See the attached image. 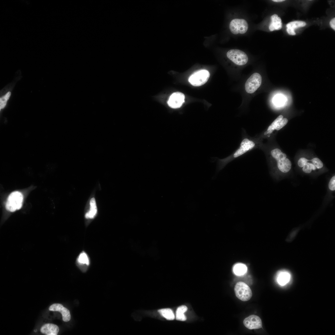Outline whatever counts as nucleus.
I'll use <instances>...</instances> for the list:
<instances>
[{
	"instance_id": "2",
	"label": "nucleus",
	"mask_w": 335,
	"mask_h": 335,
	"mask_svg": "<svg viewBox=\"0 0 335 335\" xmlns=\"http://www.w3.org/2000/svg\"><path fill=\"white\" fill-rule=\"evenodd\" d=\"M23 199V196L20 192L15 191L12 192L7 200L6 205L7 209L11 212L20 209L22 207Z\"/></svg>"
},
{
	"instance_id": "29",
	"label": "nucleus",
	"mask_w": 335,
	"mask_h": 335,
	"mask_svg": "<svg viewBox=\"0 0 335 335\" xmlns=\"http://www.w3.org/2000/svg\"><path fill=\"white\" fill-rule=\"evenodd\" d=\"M272 1L276 2H281L285 1L284 0H273Z\"/></svg>"
},
{
	"instance_id": "10",
	"label": "nucleus",
	"mask_w": 335,
	"mask_h": 335,
	"mask_svg": "<svg viewBox=\"0 0 335 335\" xmlns=\"http://www.w3.org/2000/svg\"><path fill=\"white\" fill-rule=\"evenodd\" d=\"M255 143L248 138H244L241 143L239 148L233 155L234 158H236L252 149L255 146Z\"/></svg>"
},
{
	"instance_id": "25",
	"label": "nucleus",
	"mask_w": 335,
	"mask_h": 335,
	"mask_svg": "<svg viewBox=\"0 0 335 335\" xmlns=\"http://www.w3.org/2000/svg\"><path fill=\"white\" fill-rule=\"evenodd\" d=\"M288 122V119L286 118H283L279 123L275 129L277 130H279L284 127Z\"/></svg>"
},
{
	"instance_id": "26",
	"label": "nucleus",
	"mask_w": 335,
	"mask_h": 335,
	"mask_svg": "<svg viewBox=\"0 0 335 335\" xmlns=\"http://www.w3.org/2000/svg\"><path fill=\"white\" fill-rule=\"evenodd\" d=\"M328 188L331 191L335 190V176H334L331 178L328 183Z\"/></svg>"
},
{
	"instance_id": "4",
	"label": "nucleus",
	"mask_w": 335,
	"mask_h": 335,
	"mask_svg": "<svg viewBox=\"0 0 335 335\" xmlns=\"http://www.w3.org/2000/svg\"><path fill=\"white\" fill-rule=\"evenodd\" d=\"M210 74L205 69H201L195 72L189 78V81L193 86H199L204 84L208 80Z\"/></svg>"
},
{
	"instance_id": "14",
	"label": "nucleus",
	"mask_w": 335,
	"mask_h": 335,
	"mask_svg": "<svg viewBox=\"0 0 335 335\" xmlns=\"http://www.w3.org/2000/svg\"><path fill=\"white\" fill-rule=\"evenodd\" d=\"M270 19L271 21L269 26L270 31L278 30L282 28V24L281 19L277 14H274L272 15Z\"/></svg>"
},
{
	"instance_id": "3",
	"label": "nucleus",
	"mask_w": 335,
	"mask_h": 335,
	"mask_svg": "<svg viewBox=\"0 0 335 335\" xmlns=\"http://www.w3.org/2000/svg\"><path fill=\"white\" fill-rule=\"evenodd\" d=\"M234 291L236 297L243 301L249 300L252 296V293L249 286L245 283L239 282L235 285Z\"/></svg>"
},
{
	"instance_id": "6",
	"label": "nucleus",
	"mask_w": 335,
	"mask_h": 335,
	"mask_svg": "<svg viewBox=\"0 0 335 335\" xmlns=\"http://www.w3.org/2000/svg\"><path fill=\"white\" fill-rule=\"evenodd\" d=\"M261 82V75L257 73H253L245 83V88L246 92L248 93H254L260 87Z\"/></svg>"
},
{
	"instance_id": "12",
	"label": "nucleus",
	"mask_w": 335,
	"mask_h": 335,
	"mask_svg": "<svg viewBox=\"0 0 335 335\" xmlns=\"http://www.w3.org/2000/svg\"><path fill=\"white\" fill-rule=\"evenodd\" d=\"M291 278V275L288 271L282 270L279 271L277 274L276 280L279 285L284 286L290 282Z\"/></svg>"
},
{
	"instance_id": "8",
	"label": "nucleus",
	"mask_w": 335,
	"mask_h": 335,
	"mask_svg": "<svg viewBox=\"0 0 335 335\" xmlns=\"http://www.w3.org/2000/svg\"><path fill=\"white\" fill-rule=\"evenodd\" d=\"M185 96L184 94L180 92H176L172 93L170 96L168 103L172 108L180 107L184 102Z\"/></svg>"
},
{
	"instance_id": "16",
	"label": "nucleus",
	"mask_w": 335,
	"mask_h": 335,
	"mask_svg": "<svg viewBox=\"0 0 335 335\" xmlns=\"http://www.w3.org/2000/svg\"><path fill=\"white\" fill-rule=\"evenodd\" d=\"M90 204V209L85 215V217L87 219H92L94 218L97 212V209L94 198H92L91 199Z\"/></svg>"
},
{
	"instance_id": "23",
	"label": "nucleus",
	"mask_w": 335,
	"mask_h": 335,
	"mask_svg": "<svg viewBox=\"0 0 335 335\" xmlns=\"http://www.w3.org/2000/svg\"><path fill=\"white\" fill-rule=\"evenodd\" d=\"M10 92H8L5 95L1 97L0 99V109H1L3 108L5 106L7 100L9 99L11 95Z\"/></svg>"
},
{
	"instance_id": "9",
	"label": "nucleus",
	"mask_w": 335,
	"mask_h": 335,
	"mask_svg": "<svg viewBox=\"0 0 335 335\" xmlns=\"http://www.w3.org/2000/svg\"><path fill=\"white\" fill-rule=\"evenodd\" d=\"M243 324L245 326L249 329H258L262 328V323L260 318L255 315H251L245 318Z\"/></svg>"
},
{
	"instance_id": "13",
	"label": "nucleus",
	"mask_w": 335,
	"mask_h": 335,
	"mask_svg": "<svg viewBox=\"0 0 335 335\" xmlns=\"http://www.w3.org/2000/svg\"><path fill=\"white\" fill-rule=\"evenodd\" d=\"M40 331L47 335H57L59 331V328L55 324L48 323L41 327Z\"/></svg>"
},
{
	"instance_id": "30",
	"label": "nucleus",
	"mask_w": 335,
	"mask_h": 335,
	"mask_svg": "<svg viewBox=\"0 0 335 335\" xmlns=\"http://www.w3.org/2000/svg\"><path fill=\"white\" fill-rule=\"evenodd\" d=\"M34 332H37V329H35V330H34Z\"/></svg>"
},
{
	"instance_id": "18",
	"label": "nucleus",
	"mask_w": 335,
	"mask_h": 335,
	"mask_svg": "<svg viewBox=\"0 0 335 335\" xmlns=\"http://www.w3.org/2000/svg\"><path fill=\"white\" fill-rule=\"evenodd\" d=\"M247 270V268L244 264L239 263L236 264L233 268L234 274L237 276L242 275L245 274Z\"/></svg>"
},
{
	"instance_id": "21",
	"label": "nucleus",
	"mask_w": 335,
	"mask_h": 335,
	"mask_svg": "<svg viewBox=\"0 0 335 335\" xmlns=\"http://www.w3.org/2000/svg\"><path fill=\"white\" fill-rule=\"evenodd\" d=\"M283 118V115H279L269 126L266 131L265 132V134L266 135L271 133L275 129L279 122Z\"/></svg>"
},
{
	"instance_id": "24",
	"label": "nucleus",
	"mask_w": 335,
	"mask_h": 335,
	"mask_svg": "<svg viewBox=\"0 0 335 335\" xmlns=\"http://www.w3.org/2000/svg\"><path fill=\"white\" fill-rule=\"evenodd\" d=\"M311 161L317 169H321L323 167V163L322 161L318 158L312 159Z\"/></svg>"
},
{
	"instance_id": "17",
	"label": "nucleus",
	"mask_w": 335,
	"mask_h": 335,
	"mask_svg": "<svg viewBox=\"0 0 335 335\" xmlns=\"http://www.w3.org/2000/svg\"><path fill=\"white\" fill-rule=\"evenodd\" d=\"M89 259L87 253L84 251H82L77 257L76 262L77 264L80 266H88L90 264Z\"/></svg>"
},
{
	"instance_id": "19",
	"label": "nucleus",
	"mask_w": 335,
	"mask_h": 335,
	"mask_svg": "<svg viewBox=\"0 0 335 335\" xmlns=\"http://www.w3.org/2000/svg\"><path fill=\"white\" fill-rule=\"evenodd\" d=\"M187 307L185 305H182L179 307L176 311V318L177 320L181 321H185L186 319V318L184 313L187 310Z\"/></svg>"
},
{
	"instance_id": "15",
	"label": "nucleus",
	"mask_w": 335,
	"mask_h": 335,
	"mask_svg": "<svg viewBox=\"0 0 335 335\" xmlns=\"http://www.w3.org/2000/svg\"><path fill=\"white\" fill-rule=\"evenodd\" d=\"M306 25V23L303 21H295L291 22L288 23L286 25L287 31L289 34L294 35L296 34L294 31L295 29L304 27Z\"/></svg>"
},
{
	"instance_id": "1",
	"label": "nucleus",
	"mask_w": 335,
	"mask_h": 335,
	"mask_svg": "<svg viewBox=\"0 0 335 335\" xmlns=\"http://www.w3.org/2000/svg\"><path fill=\"white\" fill-rule=\"evenodd\" d=\"M272 156L276 160L277 167L281 172L286 173L291 168L292 163L287 155L278 148H275L271 151Z\"/></svg>"
},
{
	"instance_id": "7",
	"label": "nucleus",
	"mask_w": 335,
	"mask_h": 335,
	"mask_svg": "<svg viewBox=\"0 0 335 335\" xmlns=\"http://www.w3.org/2000/svg\"><path fill=\"white\" fill-rule=\"evenodd\" d=\"M229 28L234 34H244L247 31L248 25L246 21L243 19H235L230 22Z\"/></svg>"
},
{
	"instance_id": "5",
	"label": "nucleus",
	"mask_w": 335,
	"mask_h": 335,
	"mask_svg": "<svg viewBox=\"0 0 335 335\" xmlns=\"http://www.w3.org/2000/svg\"><path fill=\"white\" fill-rule=\"evenodd\" d=\"M226 56L231 61L239 65H245L248 61L247 54L243 51L239 49L230 50L227 52Z\"/></svg>"
},
{
	"instance_id": "28",
	"label": "nucleus",
	"mask_w": 335,
	"mask_h": 335,
	"mask_svg": "<svg viewBox=\"0 0 335 335\" xmlns=\"http://www.w3.org/2000/svg\"><path fill=\"white\" fill-rule=\"evenodd\" d=\"M330 25L331 27L335 30V18L332 19L330 22Z\"/></svg>"
},
{
	"instance_id": "22",
	"label": "nucleus",
	"mask_w": 335,
	"mask_h": 335,
	"mask_svg": "<svg viewBox=\"0 0 335 335\" xmlns=\"http://www.w3.org/2000/svg\"><path fill=\"white\" fill-rule=\"evenodd\" d=\"M309 161V160L305 163L302 168L303 172L306 173H310L311 172L312 170H315L317 169L312 162L310 163Z\"/></svg>"
},
{
	"instance_id": "20",
	"label": "nucleus",
	"mask_w": 335,
	"mask_h": 335,
	"mask_svg": "<svg viewBox=\"0 0 335 335\" xmlns=\"http://www.w3.org/2000/svg\"><path fill=\"white\" fill-rule=\"evenodd\" d=\"M159 313L164 317L168 320H172L175 318L174 314L172 310L169 308L160 309Z\"/></svg>"
},
{
	"instance_id": "27",
	"label": "nucleus",
	"mask_w": 335,
	"mask_h": 335,
	"mask_svg": "<svg viewBox=\"0 0 335 335\" xmlns=\"http://www.w3.org/2000/svg\"><path fill=\"white\" fill-rule=\"evenodd\" d=\"M309 160L304 157L300 158L298 160L297 164L298 166L301 168H302L305 163L308 161Z\"/></svg>"
},
{
	"instance_id": "11",
	"label": "nucleus",
	"mask_w": 335,
	"mask_h": 335,
	"mask_svg": "<svg viewBox=\"0 0 335 335\" xmlns=\"http://www.w3.org/2000/svg\"><path fill=\"white\" fill-rule=\"evenodd\" d=\"M49 310L50 311L60 312L62 314V319L64 322L69 321L71 319V315L69 310L64 307L61 304H53L49 307Z\"/></svg>"
}]
</instances>
